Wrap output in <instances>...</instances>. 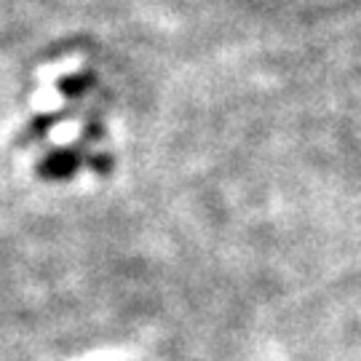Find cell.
Wrapping results in <instances>:
<instances>
[{
    "instance_id": "obj_1",
    "label": "cell",
    "mask_w": 361,
    "mask_h": 361,
    "mask_svg": "<svg viewBox=\"0 0 361 361\" xmlns=\"http://www.w3.org/2000/svg\"><path fill=\"white\" fill-rule=\"evenodd\" d=\"M80 164H83L80 150L67 147V150H56V153L46 155V158L40 161L38 174L46 177V180H67V177H73L78 169H80Z\"/></svg>"
}]
</instances>
